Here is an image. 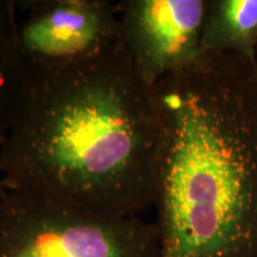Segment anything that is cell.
<instances>
[{"label": "cell", "mask_w": 257, "mask_h": 257, "mask_svg": "<svg viewBox=\"0 0 257 257\" xmlns=\"http://www.w3.org/2000/svg\"><path fill=\"white\" fill-rule=\"evenodd\" d=\"M204 54H232L257 67V0H208Z\"/></svg>", "instance_id": "cell-6"}, {"label": "cell", "mask_w": 257, "mask_h": 257, "mask_svg": "<svg viewBox=\"0 0 257 257\" xmlns=\"http://www.w3.org/2000/svg\"><path fill=\"white\" fill-rule=\"evenodd\" d=\"M208 0H123L117 6L120 42L150 86L197 63Z\"/></svg>", "instance_id": "cell-5"}, {"label": "cell", "mask_w": 257, "mask_h": 257, "mask_svg": "<svg viewBox=\"0 0 257 257\" xmlns=\"http://www.w3.org/2000/svg\"><path fill=\"white\" fill-rule=\"evenodd\" d=\"M0 257H160L159 230L141 216H102L6 187Z\"/></svg>", "instance_id": "cell-3"}, {"label": "cell", "mask_w": 257, "mask_h": 257, "mask_svg": "<svg viewBox=\"0 0 257 257\" xmlns=\"http://www.w3.org/2000/svg\"><path fill=\"white\" fill-rule=\"evenodd\" d=\"M166 124L155 86L120 40L94 55L29 74L2 144L8 188L102 216L155 206Z\"/></svg>", "instance_id": "cell-1"}, {"label": "cell", "mask_w": 257, "mask_h": 257, "mask_svg": "<svg viewBox=\"0 0 257 257\" xmlns=\"http://www.w3.org/2000/svg\"><path fill=\"white\" fill-rule=\"evenodd\" d=\"M5 185H4V180H3V169H2V162H0V199H2L3 194L5 192Z\"/></svg>", "instance_id": "cell-8"}, {"label": "cell", "mask_w": 257, "mask_h": 257, "mask_svg": "<svg viewBox=\"0 0 257 257\" xmlns=\"http://www.w3.org/2000/svg\"><path fill=\"white\" fill-rule=\"evenodd\" d=\"M29 75L16 36L15 2L0 0V144L23 104Z\"/></svg>", "instance_id": "cell-7"}, {"label": "cell", "mask_w": 257, "mask_h": 257, "mask_svg": "<svg viewBox=\"0 0 257 257\" xmlns=\"http://www.w3.org/2000/svg\"><path fill=\"white\" fill-rule=\"evenodd\" d=\"M155 87L160 257H257V67L206 54Z\"/></svg>", "instance_id": "cell-2"}, {"label": "cell", "mask_w": 257, "mask_h": 257, "mask_svg": "<svg viewBox=\"0 0 257 257\" xmlns=\"http://www.w3.org/2000/svg\"><path fill=\"white\" fill-rule=\"evenodd\" d=\"M15 19L28 75L83 60L120 40L117 6L105 0H19Z\"/></svg>", "instance_id": "cell-4"}]
</instances>
